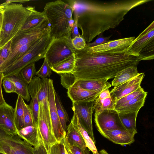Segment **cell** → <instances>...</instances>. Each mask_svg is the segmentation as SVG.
<instances>
[{"instance_id":"d4e9b609","label":"cell","mask_w":154,"mask_h":154,"mask_svg":"<svg viewBox=\"0 0 154 154\" xmlns=\"http://www.w3.org/2000/svg\"><path fill=\"white\" fill-rule=\"evenodd\" d=\"M12 81L14 84L16 93L27 101L30 100V97L28 91L29 84L23 79L20 72L8 77H6Z\"/></svg>"},{"instance_id":"816d5d0a","label":"cell","mask_w":154,"mask_h":154,"mask_svg":"<svg viewBox=\"0 0 154 154\" xmlns=\"http://www.w3.org/2000/svg\"><path fill=\"white\" fill-rule=\"evenodd\" d=\"M68 154H72L70 150L67 148L65 147Z\"/></svg>"},{"instance_id":"8992f818","label":"cell","mask_w":154,"mask_h":154,"mask_svg":"<svg viewBox=\"0 0 154 154\" xmlns=\"http://www.w3.org/2000/svg\"><path fill=\"white\" fill-rule=\"evenodd\" d=\"M126 51L131 54L139 57L141 60H150L154 59V21L134 39Z\"/></svg>"},{"instance_id":"5b68a950","label":"cell","mask_w":154,"mask_h":154,"mask_svg":"<svg viewBox=\"0 0 154 154\" xmlns=\"http://www.w3.org/2000/svg\"><path fill=\"white\" fill-rule=\"evenodd\" d=\"M53 39L50 32L44 36L18 60L2 72L3 78L19 73L28 65L44 58Z\"/></svg>"},{"instance_id":"603a6c76","label":"cell","mask_w":154,"mask_h":154,"mask_svg":"<svg viewBox=\"0 0 154 154\" xmlns=\"http://www.w3.org/2000/svg\"><path fill=\"white\" fill-rule=\"evenodd\" d=\"M48 83L49 79L47 78L41 79L40 88L38 94V99L39 106L42 108L48 120L51 122L48 100Z\"/></svg>"},{"instance_id":"ac0fdd59","label":"cell","mask_w":154,"mask_h":154,"mask_svg":"<svg viewBox=\"0 0 154 154\" xmlns=\"http://www.w3.org/2000/svg\"><path fill=\"white\" fill-rule=\"evenodd\" d=\"M41 79L38 77L32 78L28 86V91L31 100L28 105L33 119V126L38 128V119L39 104L38 94L40 86Z\"/></svg>"},{"instance_id":"44dd1931","label":"cell","mask_w":154,"mask_h":154,"mask_svg":"<svg viewBox=\"0 0 154 154\" xmlns=\"http://www.w3.org/2000/svg\"><path fill=\"white\" fill-rule=\"evenodd\" d=\"M72 85H76L84 89L98 93H100L103 90L109 89L112 86L107 81L83 79H77Z\"/></svg>"},{"instance_id":"8d00e7d4","label":"cell","mask_w":154,"mask_h":154,"mask_svg":"<svg viewBox=\"0 0 154 154\" xmlns=\"http://www.w3.org/2000/svg\"><path fill=\"white\" fill-rule=\"evenodd\" d=\"M60 75L61 84L67 89L71 86L76 80L73 75L71 73H61Z\"/></svg>"},{"instance_id":"7dc6e473","label":"cell","mask_w":154,"mask_h":154,"mask_svg":"<svg viewBox=\"0 0 154 154\" xmlns=\"http://www.w3.org/2000/svg\"><path fill=\"white\" fill-rule=\"evenodd\" d=\"M111 96L109 90V89H106L103 90L100 93L98 97L99 99H103Z\"/></svg>"},{"instance_id":"681fc988","label":"cell","mask_w":154,"mask_h":154,"mask_svg":"<svg viewBox=\"0 0 154 154\" xmlns=\"http://www.w3.org/2000/svg\"><path fill=\"white\" fill-rule=\"evenodd\" d=\"M3 19L2 6L0 5V30L1 29Z\"/></svg>"},{"instance_id":"6da1fadb","label":"cell","mask_w":154,"mask_h":154,"mask_svg":"<svg viewBox=\"0 0 154 154\" xmlns=\"http://www.w3.org/2000/svg\"><path fill=\"white\" fill-rule=\"evenodd\" d=\"M151 0H122L109 1L68 0L77 17L81 35L87 43L97 36L114 29L123 21L132 9Z\"/></svg>"},{"instance_id":"3957f363","label":"cell","mask_w":154,"mask_h":154,"mask_svg":"<svg viewBox=\"0 0 154 154\" xmlns=\"http://www.w3.org/2000/svg\"><path fill=\"white\" fill-rule=\"evenodd\" d=\"M73 11L71 6L60 0L46 4L42 12L50 25L53 39L67 38L71 40Z\"/></svg>"},{"instance_id":"7bdbcfd3","label":"cell","mask_w":154,"mask_h":154,"mask_svg":"<svg viewBox=\"0 0 154 154\" xmlns=\"http://www.w3.org/2000/svg\"><path fill=\"white\" fill-rule=\"evenodd\" d=\"M71 42L73 47L76 50H81L83 49L86 45L85 39L81 35L71 39Z\"/></svg>"},{"instance_id":"f6af8a7d","label":"cell","mask_w":154,"mask_h":154,"mask_svg":"<svg viewBox=\"0 0 154 154\" xmlns=\"http://www.w3.org/2000/svg\"><path fill=\"white\" fill-rule=\"evenodd\" d=\"M74 23L72 28L71 31V39H73L76 36H79L81 35L79 32L77 24V17L76 16H74Z\"/></svg>"},{"instance_id":"2e32d148","label":"cell","mask_w":154,"mask_h":154,"mask_svg":"<svg viewBox=\"0 0 154 154\" xmlns=\"http://www.w3.org/2000/svg\"><path fill=\"white\" fill-rule=\"evenodd\" d=\"M144 75V73H140L131 80L115 86L110 91L114 101L137 89L140 86Z\"/></svg>"},{"instance_id":"b9f144b4","label":"cell","mask_w":154,"mask_h":154,"mask_svg":"<svg viewBox=\"0 0 154 154\" xmlns=\"http://www.w3.org/2000/svg\"><path fill=\"white\" fill-rule=\"evenodd\" d=\"M64 143L65 147L68 148L72 154H89L88 148L83 149L76 146L70 145L68 143L65 138L64 139Z\"/></svg>"},{"instance_id":"f35d334b","label":"cell","mask_w":154,"mask_h":154,"mask_svg":"<svg viewBox=\"0 0 154 154\" xmlns=\"http://www.w3.org/2000/svg\"><path fill=\"white\" fill-rule=\"evenodd\" d=\"M11 40L0 48V68L10 54Z\"/></svg>"},{"instance_id":"bcb514c9","label":"cell","mask_w":154,"mask_h":154,"mask_svg":"<svg viewBox=\"0 0 154 154\" xmlns=\"http://www.w3.org/2000/svg\"><path fill=\"white\" fill-rule=\"evenodd\" d=\"M3 79V73L1 72H0V106L6 103L4 98L2 89V84Z\"/></svg>"},{"instance_id":"4fadbf2b","label":"cell","mask_w":154,"mask_h":154,"mask_svg":"<svg viewBox=\"0 0 154 154\" xmlns=\"http://www.w3.org/2000/svg\"><path fill=\"white\" fill-rule=\"evenodd\" d=\"M134 37L112 40L97 46L85 47L89 52L92 53H121L126 51L127 48L135 39Z\"/></svg>"},{"instance_id":"d590c367","label":"cell","mask_w":154,"mask_h":154,"mask_svg":"<svg viewBox=\"0 0 154 154\" xmlns=\"http://www.w3.org/2000/svg\"><path fill=\"white\" fill-rule=\"evenodd\" d=\"M144 91V89L140 86L134 91L125 96L119 100L115 101L114 110L131 100L133 99L137 96Z\"/></svg>"},{"instance_id":"277c9868","label":"cell","mask_w":154,"mask_h":154,"mask_svg":"<svg viewBox=\"0 0 154 154\" xmlns=\"http://www.w3.org/2000/svg\"><path fill=\"white\" fill-rule=\"evenodd\" d=\"M2 6L3 19L0 30V48L11 40L24 25L30 13L29 6L11 3Z\"/></svg>"},{"instance_id":"30bf717a","label":"cell","mask_w":154,"mask_h":154,"mask_svg":"<svg viewBox=\"0 0 154 154\" xmlns=\"http://www.w3.org/2000/svg\"><path fill=\"white\" fill-rule=\"evenodd\" d=\"M94 121L97 130L102 135L105 131L125 129L118 112L114 109L95 112Z\"/></svg>"},{"instance_id":"cb8c5ba5","label":"cell","mask_w":154,"mask_h":154,"mask_svg":"<svg viewBox=\"0 0 154 154\" xmlns=\"http://www.w3.org/2000/svg\"><path fill=\"white\" fill-rule=\"evenodd\" d=\"M17 135L23 140L34 147L39 143V135L38 128L33 126L25 127L18 130Z\"/></svg>"},{"instance_id":"836d02e7","label":"cell","mask_w":154,"mask_h":154,"mask_svg":"<svg viewBox=\"0 0 154 154\" xmlns=\"http://www.w3.org/2000/svg\"><path fill=\"white\" fill-rule=\"evenodd\" d=\"M114 100L112 96L103 99L98 97L94 101V107L95 112H99L104 110L114 109Z\"/></svg>"},{"instance_id":"f5cc1de1","label":"cell","mask_w":154,"mask_h":154,"mask_svg":"<svg viewBox=\"0 0 154 154\" xmlns=\"http://www.w3.org/2000/svg\"><path fill=\"white\" fill-rule=\"evenodd\" d=\"M65 151H66V154H68V153L67 152V151H66V149L65 147Z\"/></svg>"},{"instance_id":"9c48e42d","label":"cell","mask_w":154,"mask_h":154,"mask_svg":"<svg viewBox=\"0 0 154 154\" xmlns=\"http://www.w3.org/2000/svg\"><path fill=\"white\" fill-rule=\"evenodd\" d=\"M33 147L17 134H8L0 129V153L33 154Z\"/></svg>"},{"instance_id":"83f0119b","label":"cell","mask_w":154,"mask_h":154,"mask_svg":"<svg viewBox=\"0 0 154 154\" xmlns=\"http://www.w3.org/2000/svg\"><path fill=\"white\" fill-rule=\"evenodd\" d=\"M71 122L75 129L80 133L82 136L86 146L89 150L91 151L93 154H99L95 145V143L87 131L80 124L78 117L74 113H73Z\"/></svg>"},{"instance_id":"ba28073f","label":"cell","mask_w":154,"mask_h":154,"mask_svg":"<svg viewBox=\"0 0 154 154\" xmlns=\"http://www.w3.org/2000/svg\"><path fill=\"white\" fill-rule=\"evenodd\" d=\"M50 32L51 27L46 19L33 28L19 30L11 40V53L23 45L43 37Z\"/></svg>"},{"instance_id":"d6986e66","label":"cell","mask_w":154,"mask_h":154,"mask_svg":"<svg viewBox=\"0 0 154 154\" xmlns=\"http://www.w3.org/2000/svg\"><path fill=\"white\" fill-rule=\"evenodd\" d=\"M99 93L84 89L75 85L69 87L67 91V96L72 102L94 101Z\"/></svg>"},{"instance_id":"7c38bea8","label":"cell","mask_w":154,"mask_h":154,"mask_svg":"<svg viewBox=\"0 0 154 154\" xmlns=\"http://www.w3.org/2000/svg\"><path fill=\"white\" fill-rule=\"evenodd\" d=\"M52 79H49L48 88V100L50 115L55 137L58 142H60L65 137L66 133L62 129L56 108L55 90Z\"/></svg>"},{"instance_id":"ee69618b","label":"cell","mask_w":154,"mask_h":154,"mask_svg":"<svg viewBox=\"0 0 154 154\" xmlns=\"http://www.w3.org/2000/svg\"><path fill=\"white\" fill-rule=\"evenodd\" d=\"M2 83L5 91L7 93H15L16 91L14 83L7 78H3Z\"/></svg>"},{"instance_id":"f907efd6","label":"cell","mask_w":154,"mask_h":154,"mask_svg":"<svg viewBox=\"0 0 154 154\" xmlns=\"http://www.w3.org/2000/svg\"><path fill=\"white\" fill-rule=\"evenodd\" d=\"M99 154H109L104 149L101 150L100 151Z\"/></svg>"},{"instance_id":"60d3db41","label":"cell","mask_w":154,"mask_h":154,"mask_svg":"<svg viewBox=\"0 0 154 154\" xmlns=\"http://www.w3.org/2000/svg\"><path fill=\"white\" fill-rule=\"evenodd\" d=\"M103 33H102L98 35L97 39L94 42L86 43L85 47L90 48L97 46L108 43L112 40L109 39L111 35L104 37L103 36Z\"/></svg>"},{"instance_id":"5bb4252c","label":"cell","mask_w":154,"mask_h":154,"mask_svg":"<svg viewBox=\"0 0 154 154\" xmlns=\"http://www.w3.org/2000/svg\"><path fill=\"white\" fill-rule=\"evenodd\" d=\"M38 130L40 139L47 150L51 146L58 142L54 136L51 123L48 120L40 106L38 114Z\"/></svg>"},{"instance_id":"f1b7e54d","label":"cell","mask_w":154,"mask_h":154,"mask_svg":"<svg viewBox=\"0 0 154 154\" xmlns=\"http://www.w3.org/2000/svg\"><path fill=\"white\" fill-rule=\"evenodd\" d=\"M30 13L23 26L20 30L24 31L33 28L46 19L43 12L36 10L34 7L29 6Z\"/></svg>"},{"instance_id":"4316f807","label":"cell","mask_w":154,"mask_h":154,"mask_svg":"<svg viewBox=\"0 0 154 154\" xmlns=\"http://www.w3.org/2000/svg\"><path fill=\"white\" fill-rule=\"evenodd\" d=\"M137 66H131L120 71L114 78L111 82L112 86H117L135 78L140 74Z\"/></svg>"},{"instance_id":"4dcf8cb0","label":"cell","mask_w":154,"mask_h":154,"mask_svg":"<svg viewBox=\"0 0 154 154\" xmlns=\"http://www.w3.org/2000/svg\"><path fill=\"white\" fill-rule=\"evenodd\" d=\"M138 112H118L119 118L125 129L137 131L136 122Z\"/></svg>"},{"instance_id":"8fae6325","label":"cell","mask_w":154,"mask_h":154,"mask_svg":"<svg viewBox=\"0 0 154 154\" xmlns=\"http://www.w3.org/2000/svg\"><path fill=\"white\" fill-rule=\"evenodd\" d=\"M94 101L72 102V109L77 116L80 123L87 131L95 143L93 132L92 116L94 108Z\"/></svg>"},{"instance_id":"e575fe53","label":"cell","mask_w":154,"mask_h":154,"mask_svg":"<svg viewBox=\"0 0 154 154\" xmlns=\"http://www.w3.org/2000/svg\"><path fill=\"white\" fill-rule=\"evenodd\" d=\"M36 72L35 63H33L24 67L20 72L23 79L29 84Z\"/></svg>"},{"instance_id":"e0dca14e","label":"cell","mask_w":154,"mask_h":154,"mask_svg":"<svg viewBox=\"0 0 154 154\" xmlns=\"http://www.w3.org/2000/svg\"><path fill=\"white\" fill-rule=\"evenodd\" d=\"M137 133V131L116 129L105 131L102 136L115 143L125 146L134 142V136Z\"/></svg>"},{"instance_id":"d6a6232c","label":"cell","mask_w":154,"mask_h":154,"mask_svg":"<svg viewBox=\"0 0 154 154\" xmlns=\"http://www.w3.org/2000/svg\"><path fill=\"white\" fill-rule=\"evenodd\" d=\"M23 99L18 96L14 109L15 121L19 130L24 127V121Z\"/></svg>"},{"instance_id":"db71d44e","label":"cell","mask_w":154,"mask_h":154,"mask_svg":"<svg viewBox=\"0 0 154 154\" xmlns=\"http://www.w3.org/2000/svg\"><path fill=\"white\" fill-rule=\"evenodd\" d=\"M0 154H2V153H0Z\"/></svg>"},{"instance_id":"f546056e","label":"cell","mask_w":154,"mask_h":154,"mask_svg":"<svg viewBox=\"0 0 154 154\" xmlns=\"http://www.w3.org/2000/svg\"><path fill=\"white\" fill-rule=\"evenodd\" d=\"M75 65L74 53L60 63L51 67L53 71L57 74L70 73L74 69Z\"/></svg>"},{"instance_id":"74e56055","label":"cell","mask_w":154,"mask_h":154,"mask_svg":"<svg viewBox=\"0 0 154 154\" xmlns=\"http://www.w3.org/2000/svg\"><path fill=\"white\" fill-rule=\"evenodd\" d=\"M52 70L48 61L44 58L43 63L39 69L36 72L35 75L42 79L49 77L52 74Z\"/></svg>"},{"instance_id":"1f68e13d","label":"cell","mask_w":154,"mask_h":154,"mask_svg":"<svg viewBox=\"0 0 154 154\" xmlns=\"http://www.w3.org/2000/svg\"><path fill=\"white\" fill-rule=\"evenodd\" d=\"M55 99L57 112L60 122L63 131L66 133L67 123L69 121V117L56 91L55 92Z\"/></svg>"},{"instance_id":"9a60e30c","label":"cell","mask_w":154,"mask_h":154,"mask_svg":"<svg viewBox=\"0 0 154 154\" xmlns=\"http://www.w3.org/2000/svg\"><path fill=\"white\" fill-rule=\"evenodd\" d=\"M0 129L10 134L18 133L15 121L14 109L6 103L0 106Z\"/></svg>"},{"instance_id":"7a4b0ae2","label":"cell","mask_w":154,"mask_h":154,"mask_svg":"<svg viewBox=\"0 0 154 154\" xmlns=\"http://www.w3.org/2000/svg\"><path fill=\"white\" fill-rule=\"evenodd\" d=\"M75 68L70 72L78 79L107 81L120 71L137 66L141 60L139 57L128 53H92L85 48L75 50Z\"/></svg>"},{"instance_id":"52a82bcc","label":"cell","mask_w":154,"mask_h":154,"mask_svg":"<svg viewBox=\"0 0 154 154\" xmlns=\"http://www.w3.org/2000/svg\"><path fill=\"white\" fill-rule=\"evenodd\" d=\"M75 51L71 40L68 38L53 39L44 58L46 59L51 67L70 56Z\"/></svg>"},{"instance_id":"7402d4cb","label":"cell","mask_w":154,"mask_h":154,"mask_svg":"<svg viewBox=\"0 0 154 154\" xmlns=\"http://www.w3.org/2000/svg\"><path fill=\"white\" fill-rule=\"evenodd\" d=\"M42 38L23 45L13 53H11L8 57L1 67L0 72H2L7 68L18 60L29 49L38 43Z\"/></svg>"},{"instance_id":"ab89813d","label":"cell","mask_w":154,"mask_h":154,"mask_svg":"<svg viewBox=\"0 0 154 154\" xmlns=\"http://www.w3.org/2000/svg\"><path fill=\"white\" fill-rule=\"evenodd\" d=\"M23 106L24 127L33 126V119L30 110L28 105L26 104L24 101L23 103Z\"/></svg>"},{"instance_id":"484cf974","label":"cell","mask_w":154,"mask_h":154,"mask_svg":"<svg viewBox=\"0 0 154 154\" xmlns=\"http://www.w3.org/2000/svg\"><path fill=\"white\" fill-rule=\"evenodd\" d=\"M65 138L70 145L78 146L82 149L87 148L80 133L74 128L71 122L67 126Z\"/></svg>"},{"instance_id":"c3c4849f","label":"cell","mask_w":154,"mask_h":154,"mask_svg":"<svg viewBox=\"0 0 154 154\" xmlns=\"http://www.w3.org/2000/svg\"><path fill=\"white\" fill-rule=\"evenodd\" d=\"M34 154H49V153L45 148H41L35 150L34 152Z\"/></svg>"},{"instance_id":"ffe728a7","label":"cell","mask_w":154,"mask_h":154,"mask_svg":"<svg viewBox=\"0 0 154 154\" xmlns=\"http://www.w3.org/2000/svg\"><path fill=\"white\" fill-rule=\"evenodd\" d=\"M147 94V92L144 91L133 99L122 105L115 110L119 113L138 112L144 105Z\"/></svg>"}]
</instances>
